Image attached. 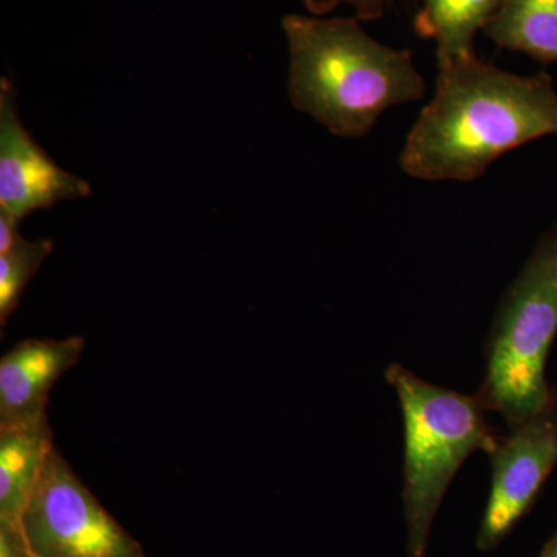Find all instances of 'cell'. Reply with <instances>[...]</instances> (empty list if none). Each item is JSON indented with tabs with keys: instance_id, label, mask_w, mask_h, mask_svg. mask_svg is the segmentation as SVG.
<instances>
[{
	"instance_id": "cell-1",
	"label": "cell",
	"mask_w": 557,
	"mask_h": 557,
	"mask_svg": "<svg viewBox=\"0 0 557 557\" xmlns=\"http://www.w3.org/2000/svg\"><path fill=\"white\" fill-rule=\"evenodd\" d=\"M557 135L548 73L520 76L475 53L438 65L432 100L410 129L399 166L426 182H472L502 156Z\"/></svg>"
},
{
	"instance_id": "cell-2",
	"label": "cell",
	"mask_w": 557,
	"mask_h": 557,
	"mask_svg": "<svg viewBox=\"0 0 557 557\" xmlns=\"http://www.w3.org/2000/svg\"><path fill=\"white\" fill-rule=\"evenodd\" d=\"M289 101L341 138L366 137L386 110L421 100L412 51L384 46L354 17L288 14Z\"/></svg>"
},
{
	"instance_id": "cell-3",
	"label": "cell",
	"mask_w": 557,
	"mask_h": 557,
	"mask_svg": "<svg viewBox=\"0 0 557 557\" xmlns=\"http://www.w3.org/2000/svg\"><path fill=\"white\" fill-rule=\"evenodd\" d=\"M405 417V502L408 557H426L429 533L458 468L474 450L490 454L497 440L479 397L426 383L403 366L387 369Z\"/></svg>"
},
{
	"instance_id": "cell-4",
	"label": "cell",
	"mask_w": 557,
	"mask_h": 557,
	"mask_svg": "<svg viewBox=\"0 0 557 557\" xmlns=\"http://www.w3.org/2000/svg\"><path fill=\"white\" fill-rule=\"evenodd\" d=\"M557 333V225L539 240L498 306L479 399L520 426L552 403L545 380Z\"/></svg>"
},
{
	"instance_id": "cell-5",
	"label": "cell",
	"mask_w": 557,
	"mask_h": 557,
	"mask_svg": "<svg viewBox=\"0 0 557 557\" xmlns=\"http://www.w3.org/2000/svg\"><path fill=\"white\" fill-rule=\"evenodd\" d=\"M20 525L33 557H148L60 450H51Z\"/></svg>"
},
{
	"instance_id": "cell-6",
	"label": "cell",
	"mask_w": 557,
	"mask_h": 557,
	"mask_svg": "<svg viewBox=\"0 0 557 557\" xmlns=\"http://www.w3.org/2000/svg\"><path fill=\"white\" fill-rule=\"evenodd\" d=\"M493 487L487 500L478 547H496L533 504L557 463V406L552 403L490 453Z\"/></svg>"
},
{
	"instance_id": "cell-7",
	"label": "cell",
	"mask_w": 557,
	"mask_h": 557,
	"mask_svg": "<svg viewBox=\"0 0 557 557\" xmlns=\"http://www.w3.org/2000/svg\"><path fill=\"white\" fill-rule=\"evenodd\" d=\"M90 183L61 170L25 129L17 112L16 91L0 81V211L24 220L39 209L84 199Z\"/></svg>"
},
{
	"instance_id": "cell-8",
	"label": "cell",
	"mask_w": 557,
	"mask_h": 557,
	"mask_svg": "<svg viewBox=\"0 0 557 557\" xmlns=\"http://www.w3.org/2000/svg\"><path fill=\"white\" fill-rule=\"evenodd\" d=\"M83 336L22 341L0 359V426L47 413L51 387L79 361Z\"/></svg>"
},
{
	"instance_id": "cell-9",
	"label": "cell",
	"mask_w": 557,
	"mask_h": 557,
	"mask_svg": "<svg viewBox=\"0 0 557 557\" xmlns=\"http://www.w3.org/2000/svg\"><path fill=\"white\" fill-rule=\"evenodd\" d=\"M54 449L49 417L0 426V520L20 523L25 505Z\"/></svg>"
},
{
	"instance_id": "cell-10",
	"label": "cell",
	"mask_w": 557,
	"mask_h": 557,
	"mask_svg": "<svg viewBox=\"0 0 557 557\" xmlns=\"http://www.w3.org/2000/svg\"><path fill=\"white\" fill-rule=\"evenodd\" d=\"M505 0H423L416 17L421 38L435 40L438 65L474 53V38L485 30Z\"/></svg>"
},
{
	"instance_id": "cell-11",
	"label": "cell",
	"mask_w": 557,
	"mask_h": 557,
	"mask_svg": "<svg viewBox=\"0 0 557 557\" xmlns=\"http://www.w3.org/2000/svg\"><path fill=\"white\" fill-rule=\"evenodd\" d=\"M483 33L500 49L557 62V0H505Z\"/></svg>"
},
{
	"instance_id": "cell-12",
	"label": "cell",
	"mask_w": 557,
	"mask_h": 557,
	"mask_svg": "<svg viewBox=\"0 0 557 557\" xmlns=\"http://www.w3.org/2000/svg\"><path fill=\"white\" fill-rule=\"evenodd\" d=\"M53 240L21 239L5 255H0V325L5 327L10 314L16 310L22 293L53 252Z\"/></svg>"
},
{
	"instance_id": "cell-13",
	"label": "cell",
	"mask_w": 557,
	"mask_h": 557,
	"mask_svg": "<svg viewBox=\"0 0 557 557\" xmlns=\"http://www.w3.org/2000/svg\"><path fill=\"white\" fill-rule=\"evenodd\" d=\"M302 2L314 16L330 13L339 5H350L357 11L358 21H376L383 17L388 3L394 0H302Z\"/></svg>"
},
{
	"instance_id": "cell-14",
	"label": "cell",
	"mask_w": 557,
	"mask_h": 557,
	"mask_svg": "<svg viewBox=\"0 0 557 557\" xmlns=\"http://www.w3.org/2000/svg\"><path fill=\"white\" fill-rule=\"evenodd\" d=\"M0 557H33L20 523L0 520Z\"/></svg>"
},
{
	"instance_id": "cell-15",
	"label": "cell",
	"mask_w": 557,
	"mask_h": 557,
	"mask_svg": "<svg viewBox=\"0 0 557 557\" xmlns=\"http://www.w3.org/2000/svg\"><path fill=\"white\" fill-rule=\"evenodd\" d=\"M20 225V220L0 211V255L9 252L22 239Z\"/></svg>"
},
{
	"instance_id": "cell-16",
	"label": "cell",
	"mask_w": 557,
	"mask_h": 557,
	"mask_svg": "<svg viewBox=\"0 0 557 557\" xmlns=\"http://www.w3.org/2000/svg\"><path fill=\"white\" fill-rule=\"evenodd\" d=\"M541 557H557V531L555 536L549 539L547 545H545L544 552Z\"/></svg>"
}]
</instances>
